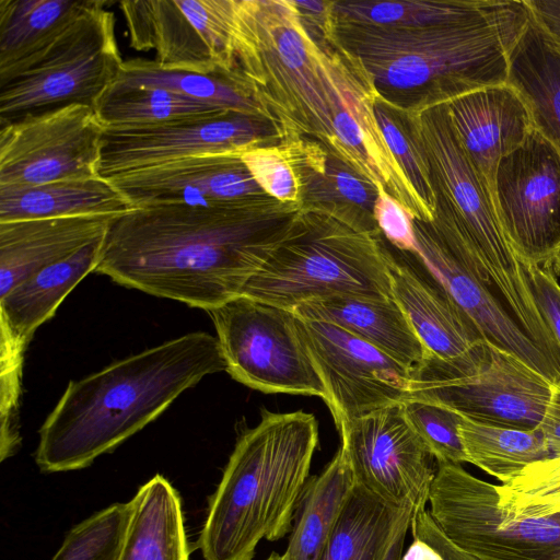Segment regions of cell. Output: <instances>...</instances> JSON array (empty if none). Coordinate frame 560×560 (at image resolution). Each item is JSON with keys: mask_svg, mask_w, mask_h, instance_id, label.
Listing matches in <instances>:
<instances>
[{"mask_svg": "<svg viewBox=\"0 0 560 560\" xmlns=\"http://www.w3.org/2000/svg\"><path fill=\"white\" fill-rule=\"evenodd\" d=\"M552 269V271L560 277V255L553 260V262L548 266Z\"/></svg>", "mask_w": 560, "mask_h": 560, "instance_id": "cell-47", "label": "cell"}, {"mask_svg": "<svg viewBox=\"0 0 560 560\" xmlns=\"http://www.w3.org/2000/svg\"><path fill=\"white\" fill-rule=\"evenodd\" d=\"M375 117L382 135L410 185L421 201L435 215V199L425 159L413 140L404 114L378 97Z\"/></svg>", "mask_w": 560, "mask_h": 560, "instance_id": "cell-38", "label": "cell"}, {"mask_svg": "<svg viewBox=\"0 0 560 560\" xmlns=\"http://www.w3.org/2000/svg\"><path fill=\"white\" fill-rule=\"evenodd\" d=\"M410 527L402 529L392 545L385 560H401L407 532Z\"/></svg>", "mask_w": 560, "mask_h": 560, "instance_id": "cell-46", "label": "cell"}, {"mask_svg": "<svg viewBox=\"0 0 560 560\" xmlns=\"http://www.w3.org/2000/svg\"><path fill=\"white\" fill-rule=\"evenodd\" d=\"M293 311L303 319L329 323L349 331L411 373L423 362L424 348L393 296L334 295L305 302Z\"/></svg>", "mask_w": 560, "mask_h": 560, "instance_id": "cell-25", "label": "cell"}, {"mask_svg": "<svg viewBox=\"0 0 560 560\" xmlns=\"http://www.w3.org/2000/svg\"><path fill=\"white\" fill-rule=\"evenodd\" d=\"M412 538L431 546L443 560H477L454 545L438 527L428 509L413 513L410 522Z\"/></svg>", "mask_w": 560, "mask_h": 560, "instance_id": "cell-43", "label": "cell"}, {"mask_svg": "<svg viewBox=\"0 0 560 560\" xmlns=\"http://www.w3.org/2000/svg\"><path fill=\"white\" fill-rule=\"evenodd\" d=\"M428 503L443 534L477 560H560V513L511 516L497 485L460 464L438 463Z\"/></svg>", "mask_w": 560, "mask_h": 560, "instance_id": "cell-11", "label": "cell"}, {"mask_svg": "<svg viewBox=\"0 0 560 560\" xmlns=\"http://www.w3.org/2000/svg\"><path fill=\"white\" fill-rule=\"evenodd\" d=\"M396 250H386L392 295L420 339L424 357L452 360L485 339L422 259Z\"/></svg>", "mask_w": 560, "mask_h": 560, "instance_id": "cell-21", "label": "cell"}, {"mask_svg": "<svg viewBox=\"0 0 560 560\" xmlns=\"http://www.w3.org/2000/svg\"><path fill=\"white\" fill-rule=\"evenodd\" d=\"M279 141V133L268 119L238 113L162 126L105 128L98 174L109 178L171 160L243 152Z\"/></svg>", "mask_w": 560, "mask_h": 560, "instance_id": "cell-18", "label": "cell"}, {"mask_svg": "<svg viewBox=\"0 0 560 560\" xmlns=\"http://www.w3.org/2000/svg\"><path fill=\"white\" fill-rule=\"evenodd\" d=\"M530 15L560 52V0H525Z\"/></svg>", "mask_w": 560, "mask_h": 560, "instance_id": "cell-44", "label": "cell"}, {"mask_svg": "<svg viewBox=\"0 0 560 560\" xmlns=\"http://www.w3.org/2000/svg\"><path fill=\"white\" fill-rule=\"evenodd\" d=\"M300 209L268 195L135 208L110 223L94 272L208 312L242 293Z\"/></svg>", "mask_w": 560, "mask_h": 560, "instance_id": "cell-1", "label": "cell"}, {"mask_svg": "<svg viewBox=\"0 0 560 560\" xmlns=\"http://www.w3.org/2000/svg\"><path fill=\"white\" fill-rule=\"evenodd\" d=\"M130 505L115 503L75 525L50 560H118Z\"/></svg>", "mask_w": 560, "mask_h": 560, "instance_id": "cell-37", "label": "cell"}, {"mask_svg": "<svg viewBox=\"0 0 560 560\" xmlns=\"http://www.w3.org/2000/svg\"><path fill=\"white\" fill-rule=\"evenodd\" d=\"M382 234L301 208L290 231L241 294L294 310L334 295L392 298Z\"/></svg>", "mask_w": 560, "mask_h": 560, "instance_id": "cell-7", "label": "cell"}, {"mask_svg": "<svg viewBox=\"0 0 560 560\" xmlns=\"http://www.w3.org/2000/svg\"><path fill=\"white\" fill-rule=\"evenodd\" d=\"M494 207L523 264L548 267L560 255V154L536 129L499 163Z\"/></svg>", "mask_w": 560, "mask_h": 560, "instance_id": "cell-15", "label": "cell"}, {"mask_svg": "<svg viewBox=\"0 0 560 560\" xmlns=\"http://www.w3.org/2000/svg\"><path fill=\"white\" fill-rule=\"evenodd\" d=\"M120 214L0 222V298L21 282L105 236Z\"/></svg>", "mask_w": 560, "mask_h": 560, "instance_id": "cell-23", "label": "cell"}, {"mask_svg": "<svg viewBox=\"0 0 560 560\" xmlns=\"http://www.w3.org/2000/svg\"><path fill=\"white\" fill-rule=\"evenodd\" d=\"M338 430L357 485L394 508H427L438 462L410 425L401 402Z\"/></svg>", "mask_w": 560, "mask_h": 560, "instance_id": "cell-14", "label": "cell"}, {"mask_svg": "<svg viewBox=\"0 0 560 560\" xmlns=\"http://www.w3.org/2000/svg\"><path fill=\"white\" fill-rule=\"evenodd\" d=\"M446 105L456 133L494 202L499 163L535 130L530 110L509 82L471 91Z\"/></svg>", "mask_w": 560, "mask_h": 560, "instance_id": "cell-22", "label": "cell"}, {"mask_svg": "<svg viewBox=\"0 0 560 560\" xmlns=\"http://www.w3.org/2000/svg\"><path fill=\"white\" fill-rule=\"evenodd\" d=\"M407 420L438 463L460 464L466 457L459 438L462 416L439 404L407 398L402 402Z\"/></svg>", "mask_w": 560, "mask_h": 560, "instance_id": "cell-39", "label": "cell"}, {"mask_svg": "<svg viewBox=\"0 0 560 560\" xmlns=\"http://www.w3.org/2000/svg\"><path fill=\"white\" fill-rule=\"evenodd\" d=\"M497 490L500 505L511 516L560 513V455L528 465Z\"/></svg>", "mask_w": 560, "mask_h": 560, "instance_id": "cell-36", "label": "cell"}, {"mask_svg": "<svg viewBox=\"0 0 560 560\" xmlns=\"http://www.w3.org/2000/svg\"><path fill=\"white\" fill-rule=\"evenodd\" d=\"M318 440L316 418L302 410L264 411L241 435L199 535L205 560H253L262 539L291 533Z\"/></svg>", "mask_w": 560, "mask_h": 560, "instance_id": "cell-5", "label": "cell"}, {"mask_svg": "<svg viewBox=\"0 0 560 560\" xmlns=\"http://www.w3.org/2000/svg\"><path fill=\"white\" fill-rule=\"evenodd\" d=\"M104 237L34 273L0 298V446H20L19 406L25 351L37 328L50 319L65 298L94 272Z\"/></svg>", "mask_w": 560, "mask_h": 560, "instance_id": "cell-16", "label": "cell"}, {"mask_svg": "<svg viewBox=\"0 0 560 560\" xmlns=\"http://www.w3.org/2000/svg\"><path fill=\"white\" fill-rule=\"evenodd\" d=\"M281 142L300 182L301 208L328 211L368 232L381 233L373 214L380 187L317 141Z\"/></svg>", "mask_w": 560, "mask_h": 560, "instance_id": "cell-24", "label": "cell"}, {"mask_svg": "<svg viewBox=\"0 0 560 560\" xmlns=\"http://www.w3.org/2000/svg\"><path fill=\"white\" fill-rule=\"evenodd\" d=\"M105 126L80 104L0 126V186L30 187L97 176Z\"/></svg>", "mask_w": 560, "mask_h": 560, "instance_id": "cell-13", "label": "cell"}, {"mask_svg": "<svg viewBox=\"0 0 560 560\" xmlns=\"http://www.w3.org/2000/svg\"><path fill=\"white\" fill-rule=\"evenodd\" d=\"M95 112L105 128L162 126L232 113L166 89L116 82L101 97Z\"/></svg>", "mask_w": 560, "mask_h": 560, "instance_id": "cell-33", "label": "cell"}, {"mask_svg": "<svg viewBox=\"0 0 560 560\" xmlns=\"http://www.w3.org/2000/svg\"><path fill=\"white\" fill-rule=\"evenodd\" d=\"M553 383L487 339L452 360L424 357L408 398L444 406L476 422L536 430Z\"/></svg>", "mask_w": 560, "mask_h": 560, "instance_id": "cell-8", "label": "cell"}, {"mask_svg": "<svg viewBox=\"0 0 560 560\" xmlns=\"http://www.w3.org/2000/svg\"><path fill=\"white\" fill-rule=\"evenodd\" d=\"M107 4L96 0L47 49L0 83V126L72 104L95 109L124 62Z\"/></svg>", "mask_w": 560, "mask_h": 560, "instance_id": "cell-9", "label": "cell"}, {"mask_svg": "<svg viewBox=\"0 0 560 560\" xmlns=\"http://www.w3.org/2000/svg\"><path fill=\"white\" fill-rule=\"evenodd\" d=\"M234 54L280 141L310 139L335 155L351 63L330 35L310 33L291 0H236Z\"/></svg>", "mask_w": 560, "mask_h": 560, "instance_id": "cell-4", "label": "cell"}, {"mask_svg": "<svg viewBox=\"0 0 560 560\" xmlns=\"http://www.w3.org/2000/svg\"><path fill=\"white\" fill-rule=\"evenodd\" d=\"M508 82L526 102L535 129L560 154V52L532 15L512 50Z\"/></svg>", "mask_w": 560, "mask_h": 560, "instance_id": "cell-29", "label": "cell"}, {"mask_svg": "<svg viewBox=\"0 0 560 560\" xmlns=\"http://www.w3.org/2000/svg\"><path fill=\"white\" fill-rule=\"evenodd\" d=\"M96 0H0V83L20 72Z\"/></svg>", "mask_w": 560, "mask_h": 560, "instance_id": "cell-26", "label": "cell"}, {"mask_svg": "<svg viewBox=\"0 0 560 560\" xmlns=\"http://www.w3.org/2000/svg\"><path fill=\"white\" fill-rule=\"evenodd\" d=\"M495 0L332 1L337 20L405 28L454 23L489 10Z\"/></svg>", "mask_w": 560, "mask_h": 560, "instance_id": "cell-35", "label": "cell"}, {"mask_svg": "<svg viewBox=\"0 0 560 560\" xmlns=\"http://www.w3.org/2000/svg\"><path fill=\"white\" fill-rule=\"evenodd\" d=\"M417 255L485 339L515 354L560 386V369L527 336L499 295L480 278L464 245L435 222L413 219Z\"/></svg>", "mask_w": 560, "mask_h": 560, "instance_id": "cell-19", "label": "cell"}, {"mask_svg": "<svg viewBox=\"0 0 560 560\" xmlns=\"http://www.w3.org/2000/svg\"><path fill=\"white\" fill-rule=\"evenodd\" d=\"M552 456L560 455V386L553 384L544 417L537 428Z\"/></svg>", "mask_w": 560, "mask_h": 560, "instance_id": "cell-45", "label": "cell"}, {"mask_svg": "<svg viewBox=\"0 0 560 560\" xmlns=\"http://www.w3.org/2000/svg\"><path fill=\"white\" fill-rule=\"evenodd\" d=\"M115 82L166 89L232 113L260 117L271 122L237 72L199 74L174 71L161 68L154 59L132 58L122 62Z\"/></svg>", "mask_w": 560, "mask_h": 560, "instance_id": "cell-32", "label": "cell"}, {"mask_svg": "<svg viewBox=\"0 0 560 560\" xmlns=\"http://www.w3.org/2000/svg\"><path fill=\"white\" fill-rule=\"evenodd\" d=\"M529 19L525 0H495L464 21L405 28L345 22L331 13V35L377 97L407 112L506 83L512 50Z\"/></svg>", "mask_w": 560, "mask_h": 560, "instance_id": "cell-2", "label": "cell"}, {"mask_svg": "<svg viewBox=\"0 0 560 560\" xmlns=\"http://www.w3.org/2000/svg\"><path fill=\"white\" fill-rule=\"evenodd\" d=\"M241 159L266 195L284 203L301 202L300 182L282 142L248 148Z\"/></svg>", "mask_w": 560, "mask_h": 560, "instance_id": "cell-40", "label": "cell"}, {"mask_svg": "<svg viewBox=\"0 0 560 560\" xmlns=\"http://www.w3.org/2000/svg\"><path fill=\"white\" fill-rule=\"evenodd\" d=\"M228 372L266 394L327 399L294 311L240 294L207 312Z\"/></svg>", "mask_w": 560, "mask_h": 560, "instance_id": "cell-10", "label": "cell"}, {"mask_svg": "<svg viewBox=\"0 0 560 560\" xmlns=\"http://www.w3.org/2000/svg\"><path fill=\"white\" fill-rule=\"evenodd\" d=\"M458 432L466 463L479 467L501 485L528 465L552 456L537 429L498 427L462 417Z\"/></svg>", "mask_w": 560, "mask_h": 560, "instance_id": "cell-34", "label": "cell"}, {"mask_svg": "<svg viewBox=\"0 0 560 560\" xmlns=\"http://www.w3.org/2000/svg\"><path fill=\"white\" fill-rule=\"evenodd\" d=\"M536 301L560 345V283L550 267L523 264Z\"/></svg>", "mask_w": 560, "mask_h": 560, "instance_id": "cell-42", "label": "cell"}, {"mask_svg": "<svg viewBox=\"0 0 560 560\" xmlns=\"http://www.w3.org/2000/svg\"><path fill=\"white\" fill-rule=\"evenodd\" d=\"M373 214L382 236L387 242L400 252L417 254L415 218L383 188H380Z\"/></svg>", "mask_w": 560, "mask_h": 560, "instance_id": "cell-41", "label": "cell"}, {"mask_svg": "<svg viewBox=\"0 0 560 560\" xmlns=\"http://www.w3.org/2000/svg\"><path fill=\"white\" fill-rule=\"evenodd\" d=\"M357 482L345 453L339 448L324 470L308 478L301 495L287 560H318Z\"/></svg>", "mask_w": 560, "mask_h": 560, "instance_id": "cell-30", "label": "cell"}, {"mask_svg": "<svg viewBox=\"0 0 560 560\" xmlns=\"http://www.w3.org/2000/svg\"><path fill=\"white\" fill-rule=\"evenodd\" d=\"M411 508L398 509L355 485L318 560H385Z\"/></svg>", "mask_w": 560, "mask_h": 560, "instance_id": "cell-31", "label": "cell"}, {"mask_svg": "<svg viewBox=\"0 0 560 560\" xmlns=\"http://www.w3.org/2000/svg\"><path fill=\"white\" fill-rule=\"evenodd\" d=\"M400 112L430 171L433 221L462 242L480 278L522 329L559 362L560 345L536 301L523 262L501 228L492 195L456 133L446 103Z\"/></svg>", "mask_w": 560, "mask_h": 560, "instance_id": "cell-6", "label": "cell"}, {"mask_svg": "<svg viewBox=\"0 0 560 560\" xmlns=\"http://www.w3.org/2000/svg\"><path fill=\"white\" fill-rule=\"evenodd\" d=\"M242 152L171 160L108 179L135 208L212 205L266 195L241 159Z\"/></svg>", "mask_w": 560, "mask_h": 560, "instance_id": "cell-20", "label": "cell"}, {"mask_svg": "<svg viewBox=\"0 0 560 560\" xmlns=\"http://www.w3.org/2000/svg\"><path fill=\"white\" fill-rule=\"evenodd\" d=\"M236 0H128L118 8L129 46L166 70L235 73Z\"/></svg>", "mask_w": 560, "mask_h": 560, "instance_id": "cell-12", "label": "cell"}, {"mask_svg": "<svg viewBox=\"0 0 560 560\" xmlns=\"http://www.w3.org/2000/svg\"><path fill=\"white\" fill-rule=\"evenodd\" d=\"M225 370L218 338L194 331L70 381L39 429L35 462L46 472L88 467Z\"/></svg>", "mask_w": 560, "mask_h": 560, "instance_id": "cell-3", "label": "cell"}, {"mask_svg": "<svg viewBox=\"0 0 560 560\" xmlns=\"http://www.w3.org/2000/svg\"><path fill=\"white\" fill-rule=\"evenodd\" d=\"M265 560H287L283 555H279L276 552H272L267 559Z\"/></svg>", "mask_w": 560, "mask_h": 560, "instance_id": "cell-48", "label": "cell"}, {"mask_svg": "<svg viewBox=\"0 0 560 560\" xmlns=\"http://www.w3.org/2000/svg\"><path fill=\"white\" fill-rule=\"evenodd\" d=\"M133 207L101 175L56 180L30 187L0 186V222L72 217L122 214Z\"/></svg>", "mask_w": 560, "mask_h": 560, "instance_id": "cell-28", "label": "cell"}, {"mask_svg": "<svg viewBox=\"0 0 560 560\" xmlns=\"http://www.w3.org/2000/svg\"><path fill=\"white\" fill-rule=\"evenodd\" d=\"M129 505L118 560H188L180 499L163 476L145 482Z\"/></svg>", "mask_w": 560, "mask_h": 560, "instance_id": "cell-27", "label": "cell"}, {"mask_svg": "<svg viewBox=\"0 0 560 560\" xmlns=\"http://www.w3.org/2000/svg\"><path fill=\"white\" fill-rule=\"evenodd\" d=\"M301 328L337 429L408 398L412 373L376 347L329 323L301 318Z\"/></svg>", "mask_w": 560, "mask_h": 560, "instance_id": "cell-17", "label": "cell"}]
</instances>
